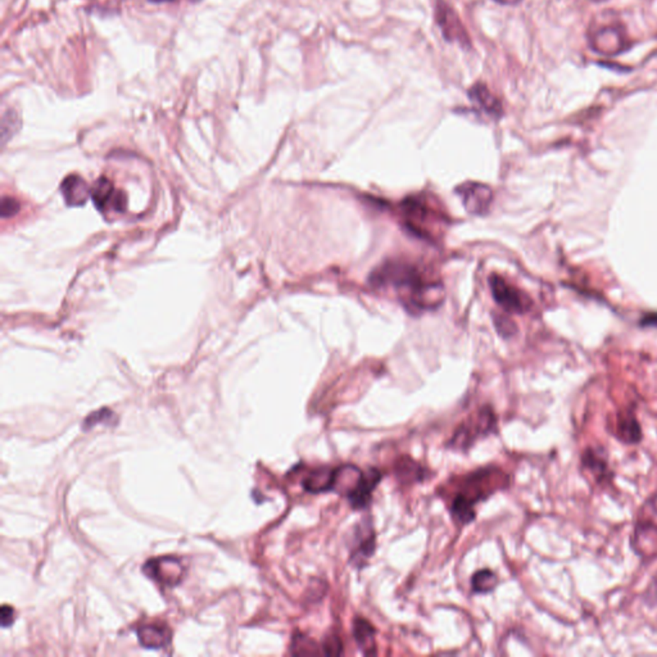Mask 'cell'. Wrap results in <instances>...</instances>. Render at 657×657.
<instances>
[{"instance_id":"11","label":"cell","mask_w":657,"mask_h":657,"mask_svg":"<svg viewBox=\"0 0 657 657\" xmlns=\"http://www.w3.org/2000/svg\"><path fill=\"white\" fill-rule=\"evenodd\" d=\"M592 47L602 54H615L627 48V40L619 28L607 26L595 33Z\"/></svg>"},{"instance_id":"9","label":"cell","mask_w":657,"mask_h":657,"mask_svg":"<svg viewBox=\"0 0 657 657\" xmlns=\"http://www.w3.org/2000/svg\"><path fill=\"white\" fill-rule=\"evenodd\" d=\"M380 471L376 469H370L362 474L360 483L348 494L349 504L356 510H362L370 504L373 497V491L380 482Z\"/></svg>"},{"instance_id":"8","label":"cell","mask_w":657,"mask_h":657,"mask_svg":"<svg viewBox=\"0 0 657 657\" xmlns=\"http://www.w3.org/2000/svg\"><path fill=\"white\" fill-rule=\"evenodd\" d=\"M456 192L461 197L466 209L471 214L482 215L488 211L492 202V192L489 187L477 182H466L458 187Z\"/></svg>"},{"instance_id":"7","label":"cell","mask_w":657,"mask_h":657,"mask_svg":"<svg viewBox=\"0 0 657 657\" xmlns=\"http://www.w3.org/2000/svg\"><path fill=\"white\" fill-rule=\"evenodd\" d=\"M143 571L153 581H158L166 586H175L181 581L184 574V567L180 561L173 557H159L146 562Z\"/></svg>"},{"instance_id":"32","label":"cell","mask_w":657,"mask_h":657,"mask_svg":"<svg viewBox=\"0 0 657 657\" xmlns=\"http://www.w3.org/2000/svg\"><path fill=\"white\" fill-rule=\"evenodd\" d=\"M151 1H156V3H161V1H171V0H151Z\"/></svg>"},{"instance_id":"13","label":"cell","mask_w":657,"mask_h":657,"mask_svg":"<svg viewBox=\"0 0 657 657\" xmlns=\"http://www.w3.org/2000/svg\"><path fill=\"white\" fill-rule=\"evenodd\" d=\"M469 98L471 102L477 104V107L484 111L488 116L493 118H499L502 116V105L499 98L493 95L484 83H477L469 91Z\"/></svg>"},{"instance_id":"27","label":"cell","mask_w":657,"mask_h":657,"mask_svg":"<svg viewBox=\"0 0 657 657\" xmlns=\"http://www.w3.org/2000/svg\"><path fill=\"white\" fill-rule=\"evenodd\" d=\"M644 600L651 607L657 606V574L653 576V579L651 581L650 586L646 589V592H644Z\"/></svg>"},{"instance_id":"6","label":"cell","mask_w":657,"mask_h":657,"mask_svg":"<svg viewBox=\"0 0 657 657\" xmlns=\"http://www.w3.org/2000/svg\"><path fill=\"white\" fill-rule=\"evenodd\" d=\"M403 214L406 216L408 228L425 236H428V228L425 223L436 222V211L424 198L421 199L415 197L403 202Z\"/></svg>"},{"instance_id":"1","label":"cell","mask_w":657,"mask_h":657,"mask_svg":"<svg viewBox=\"0 0 657 657\" xmlns=\"http://www.w3.org/2000/svg\"><path fill=\"white\" fill-rule=\"evenodd\" d=\"M375 285H392L406 294V302L416 310L436 306V296L441 293L434 281H429L414 264L406 262H388L373 274Z\"/></svg>"},{"instance_id":"31","label":"cell","mask_w":657,"mask_h":657,"mask_svg":"<svg viewBox=\"0 0 657 657\" xmlns=\"http://www.w3.org/2000/svg\"><path fill=\"white\" fill-rule=\"evenodd\" d=\"M496 1H499L501 4H516L520 0H496Z\"/></svg>"},{"instance_id":"3","label":"cell","mask_w":657,"mask_h":657,"mask_svg":"<svg viewBox=\"0 0 657 657\" xmlns=\"http://www.w3.org/2000/svg\"><path fill=\"white\" fill-rule=\"evenodd\" d=\"M496 430V416L489 407H483L477 416L461 425L450 441V446L466 450L480 436H488Z\"/></svg>"},{"instance_id":"21","label":"cell","mask_w":657,"mask_h":657,"mask_svg":"<svg viewBox=\"0 0 657 657\" xmlns=\"http://www.w3.org/2000/svg\"><path fill=\"white\" fill-rule=\"evenodd\" d=\"M397 475L403 483H412L422 480L426 475V470L411 458L403 457L397 464Z\"/></svg>"},{"instance_id":"15","label":"cell","mask_w":657,"mask_h":657,"mask_svg":"<svg viewBox=\"0 0 657 657\" xmlns=\"http://www.w3.org/2000/svg\"><path fill=\"white\" fill-rule=\"evenodd\" d=\"M61 190L64 201L67 202L69 206H81L88 201L91 195V190L86 182L77 175H71L66 178L61 185Z\"/></svg>"},{"instance_id":"16","label":"cell","mask_w":657,"mask_h":657,"mask_svg":"<svg viewBox=\"0 0 657 657\" xmlns=\"http://www.w3.org/2000/svg\"><path fill=\"white\" fill-rule=\"evenodd\" d=\"M362 474L364 472L353 465H343V466L337 467L332 491L339 494H346L348 497V494L360 483Z\"/></svg>"},{"instance_id":"14","label":"cell","mask_w":657,"mask_h":657,"mask_svg":"<svg viewBox=\"0 0 657 657\" xmlns=\"http://www.w3.org/2000/svg\"><path fill=\"white\" fill-rule=\"evenodd\" d=\"M139 644L149 650H161L171 641V632L165 627L143 625L139 628Z\"/></svg>"},{"instance_id":"17","label":"cell","mask_w":657,"mask_h":657,"mask_svg":"<svg viewBox=\"0 0 657 657\" xmlns=\"http://www.w3.org/2000/svg\"><path fill=\"white\" fill-rule=\"evenodd\" d=\"M335 479V469L318 467L312 470L303 479V488L310 493H324L332 491Z\"/></svg>"},{"instance_id":"2","label":"cell","mask_w":657,"mask_h":657,"mask_svg":"<svg viewBox=\"0 0 657 657\" xmlns=\"http://www.w3.org/2000/svg\"><path fill=\"white\" fill-rule=\"evenodd\" d=\"M496 475H499V471H475L460 484L461 491L455 494L450 504V513L456 523L465 525L475 519L474 506L489 496L494 487H499L494 480Z\"/></svg>"},{"instance_id":"30","label":"cell","mask_w":657,"mask_h":657,"mask_svg":"<svg viewBox=\"0 0 657 657\" xmlns=\"http://www.w3.org/2000/svg\"><path fill=\"white\" fill-rule=\"evenodd\" d=\"M497 327L502 335H512L515 332V326L508 318H499Z\"/></svg>"},{"instance_id":"24","label":"cell","mask_w":657,"mask_h":657,"mask_svg":"<svg viewBox=\"0 0 657 657\" xmlns=\"http://www.w3.org/2000/svg\"><path fill=\"white\" fill-rule=\"evenodd\" d=\"M291 652L294 655H318V653L316 644L308 636H302V634L294 636L293 638Z\"/></svg>"},{"instance_id":"20","label":"cell","mask_w":657,"mask_h":657,"mask_svg":"<svg viewBox=\"0 0 657 657\" xmlns=\"http://www.w3.org/2000/svg\"><path fill=\"white\" fill-rule=\"evenodd\" d=\"M353 634L357 644L365 655H375V629L371 624L364 619H356L353 624Z\"/></svg>"},{"instance_id":"25","label":"cell","mask_w":657,"mask_h":657,"mask_svg":"<svg viewBox=\"0 0 657 657\" xmlns=\"http://www.w3.org/2000/svg\"><path fill=\"white\" fill-rule=\"evenodd\" d=\"M112 421H113V414H112L111 409H108V408H102V409H99V411L94 412V414H91V415L85 419L83 429H91L93 426H95L98 424H102V422L112 424Z\"/></svg>"},{"instance_id":"28","label":"cell","mask_w":657,"mask_h":657,"mask_svg":"<svg viewBox=\"0 0 657 657\" xmlns=\"http://www.w3.org/2000/svg\"><path fill=\"white\" fill-rule=\"evenodd\" d=\"M18 209H20V204L16 199L4 198L1 202V215H3V217L13 216L14 214L18 212Z\"/></svg>"},{"instance_id":"12","label":"cell","mask_w":657,"mask_h":657,"mask_svg":"<svg viewBox=\"0 0 657 657\" xmlns=\"http://www.w3.org/2000/svg\"><path fill=\"white\" fill-rule=\"evenodd\" d=\"M375 540L376 537L371 525L362 524L356 529V540L351 554L354 565L364 566L367 559L373 556L375 551Z\"/></svg>"},{"instance_id":"18","label":"cell","mask_w":657,"mask_h":657,"mask_svg":"<svg viewBox=\"0 0 657 657\" xmlns=\"http://www.w3.org/2000/svg\"><path fill=\"white\" fill-rule=\"evenodd\" d=\"M634 542L636 551L642 556L644 547L647 545V556H655L657 552V525L650 521L638 523L634 532Z\"/></svg>"},{"instance_id":"5","label":"cell","mask_w":657,"mask_h":657,"mask_svg":"<svg viewBox=\"0 0 657 657\" xmlns=\"http://www.w3.org/2000/svg\"><path fill=\"white\" fill-rule=\"evenodd\" d=\"M489 285L493 297L506 311L523 313L529 308V299L519 289L512 286L511 284L507 283L499 275H492Z\"/></svg>"},{"instance_id":"10","label":"cell","mask_w":657,"mask_h":657,"mask_svg":"<svg viewBox=\"0 0 657 657\" xmlns=\"http://www.w3.org/2000/svg\"><path fill=\"white\" fill-rule=\"evenodd\" d=\"M91 197H93V201L95 202V206L102 212L110 206L118 212L124 211L125 208V201H124L122 194L116 193L111 181L105 178H100L95 182L93 192H91Z\"/></svg>"},{"instance_id":"4","label":"cell","mask_w":657,"mask_h":657,"mask_svg":"<svg viewBox=\"0 0 657 657\" xmlns=\"http://www.w3.org/2000/svg\"><path fill=\"white\" fill-rule=\"evenodd\" d=\"M436 23L448 42H458L461 47H470V37L456 11L444 0H438L436 6Z\"/></svg>"},{"instance_id":"29","label":"cell","mask_w":657,"mask_h":657,"mask_svg":"<svg viewBox=\"0 0 657 657\" xmlns=\"http://www.w3.org/2000/svg\"><path fill=\"white\" fill-rule=\"evenodd\" d=\"M0 615H1V627L3 628H8V627H11L13 624L14 611L11 606L4 605L1 607V611H0Z\"/></svg>"},{"instance_id":"23","label":"cell","mask_w":657,"mask_h":657,"mask_svg":"<svg viewBox=\"0 0 657 657\" xmlns=\"http://www.w3.org/2000/svg\"><path fill=\"white\" fill-rule=\"evenodd\" d=\"M497 581H499V579L492 570L483 569V570H479L474 574L472 579H471V586H472L474 592L488 593V592H492L493 589L496 588Z\"/></svg>"},{"instance_id":"26","label":"cell","mask_w":657,"mask_h":657,"mask_svg":"<svg viewBox=\"0 0 657 657\" xmlns=\"http://www.w3.org/2000/svg\"><path fill=\"white\" fill-rule=\"evenodd\" d=\"M322 650H324L326 655H330V656H337V655H342V653H343L342 642H340L339 638L337 636H327L325 644L322 646Z\"/></svg>"},{"instance_id":"22","label":"cell","mask_w":657,"mask_h":657,"mask_svg":"<svg viewBox=\"0 0 657 657\" xmlns=\"http://www.w3.org/2000/svg\"><path fill=\"white\" fill-rule=\"evenodd\" d=\"M581 463L587 470L592 471L595 475H597L598 480H601L602 477H606L607 461L601 452H598L595 448L584 450L583 457H581Z\"/></svg>"},{"instance_id":"19","label":"cell","mask_w":657,"mask_h":657,"mask_svg":"<svg viewBox=\"0 0 657 657\" xmlns=\"http://www.w3.org/2000/svg\"><path fill=\"white\" fill-rule=\"evenodd\" d=\"M616 436L623 443L634 444L642 439V429L636 416L630 412L620 414L616 421Z\"/></svg>"}]
</instances>
